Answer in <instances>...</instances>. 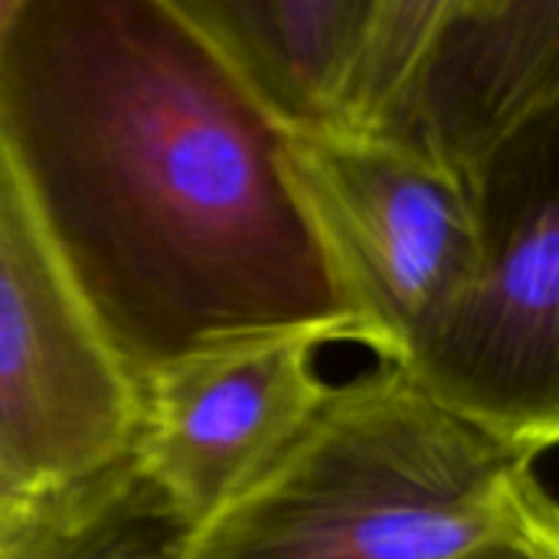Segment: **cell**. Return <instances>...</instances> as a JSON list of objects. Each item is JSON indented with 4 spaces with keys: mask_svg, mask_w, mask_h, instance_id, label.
<instances>
[{
    "mask_svg": "<svg viewBox=\"0 0 559 559\" xmlns=\"http://www.w3.org/2000/svg\"><path fill=\"white\" fill-rule=\"evenodd\" d=\"M557 105L559 0H465L370 128L472 183L511 138Z\"/></svg>",
    "mask_w": 559,
    "mask_h": 559,
    "instance_id": "52a82bcc",
    "label": "cell"
},
{
    "mask_svg": "<svg viewBox=\"0 0 559 559\" xmlns=\"http://www.w3.org/2000/svg\"><path fill=\"white\" fill-rule=\"evenodd\" d=\"M544 452L377 360L331 393L272 465L190 534L187 559H462L559 550Z\"/></svg>",
    "mask_w": 559,
    "mask_h": 559,
    "instance_id": "7a4b0ae2",
    "label": "cell"
},
{
    "mask_svg": "<svg viewBox=\"0 0 559 559\" xmlns=\"http://www.w3.org/2000/svg\"><path fill=\"white\" fill-rule=\"evenodd\" d=\"M288 124L334 121L370 0H167Z\"/></svg>",
    "mask_w": 559,
    "mask_h": 559,
    "instance_id": "ba28073f",
    "label": "cell"
},
{
    "mask_svg": "<svg viewBox=\"0 0 559 559\" xmlns=\"http://www.w3.org/2000/svg\"><path fill=\"white\" fill-rule=\"evenodd\" d=\"M190 534L128 452L85 481L36 495L10 559H187Z\"/></svg>",
    "mask_w": 559,
    "mask_h": 559,
    "instance_id": "9c48e42d",
    "label": "cell"
},
{
    "mask_svg": "<svg viewBox=\"0 0 559 559\" xmlns=\"http://www.w3.org/2000/svg\"><path fill=\"white\" fill-rule=\"evenodd\" d=\"M472 197V265L403 367L445 406L547 455L559 439L557 111L511 138Z\"/></svg>",
    "mask_w": 559,
    "mask_h": 559,
    "instance_id": "3957f363",
    "label": "cell"
},
{
    "mask_svg": "<svg viewBox=\"0 0 559 559\" xmlns=\"http://www.w3.org/2000/svg\"><path fill=\"white\" fill-rule=\"evenodd\" d=\"M23 7V0H0V36L7 33L10 20L16 16V10Z\"/></svg>",
    "mask_w": 559,
    "mask_h": 559,
    "instance_id": "4fadbf2b",
    "label": "cell"
},
{
    "mask_svg": "<svg viewBox=\"0 0 559 559\" xmlns=\"http://www.w3.org/2000/svg\"><path fill=\"white\" fill-rule=\"evenodd\" d=\"M462 559H559V550L554 547H531V544H498L475 550Z\"/></svg>",
    "mask_w": 559,
    "mask_h": 559,
    "instance_id": "7c38bea8",
    "label": "cell"
},
{
    "mask_svg": "<svg viewBox=\"0 0 559 559\" xmlns=\"http://www.w3.org/2000/svg\"><path fill=\"white\" fill-rule=\"evenodd\" d=\"M328 344L344 321L255 328L193 344L138 377L131 459L190 531L239 498L318 413Z\"/></svg>",
    "mask_w": 559,
    "mask_h": 559,
    "instance_id": "8992f818",
    "label": "cell"
},
{
    "mask_svg": "<svg viewBox=\"0 0 559 559\" xmlns=\"http://www.w3.org/2000/svg\"><path fill=\"white\" fill-rule=\"evenodd\" d=\"M288 131L167 0H23L0 36V154L134 377L239 331L350 324Z\"/></svg>",
    "mask_w": 559,
    "mask_h": 559,
    "instance_id": "6da1fadb",
    "label": "cell"
},
{
    "mask_svg": "<svg viewBox=\"0 0 559 559\" xmlns=\"http://www.w3.org/2000/svg\"><path fill=\"white\" fill-rule=\"evenodd\" d=\"M285 170L354 344L406 364L475 255L472 183L390 131L292 124Z\"/></svg>",
    "mask_w": 559,
    "mask_h": 559,
    "instance_id": "277c9868",
    "label": "cell"
},
{
    "mask_svg": "<svg viewBox=\"0 0 559 559\" xmlns=\"http://www.w3.org/2000/svg\"><path fill=\"white\" fill-rule=\"evenodd\" d=\"M138 377L0 154V468L29 495L131 452Z\"/></svg>",
    "mask_w": 559,
    "mask_h": 559,
    "instance_id": "5b68a950",
    "label": "cell"
},
{
    "mask_svg": "<svg viewBox=\"0 0 559 559\" xmlns=\"http://www.w3.org/2000/svg\"><path fill=\"white\" fill-rule=\"evenodd\" d=\"M465 0H370L334 121L377 124Z\"/></svg>",
    "mask_w": 559,
    "mask_h": 559,
    "instance_id": "30bf717a",
    "label": "cell"
},
{
    "mask_svg": "<svg viewBox=\"0 0 559 559\" xmlns=\"http://www.w3.org/2000/svg\"><path fill=\"white\" fill-rule=\"evenodd\" d=\"M36 495L23 491L3 468H0V559L13 557L16 540L26 527L29 508H33Z\"/></svg>",
    "mask_w": 559,
    "mask_h": 559,
    "instance_id": "8fae6325",
    "label": "cell"
}]
</instances>
